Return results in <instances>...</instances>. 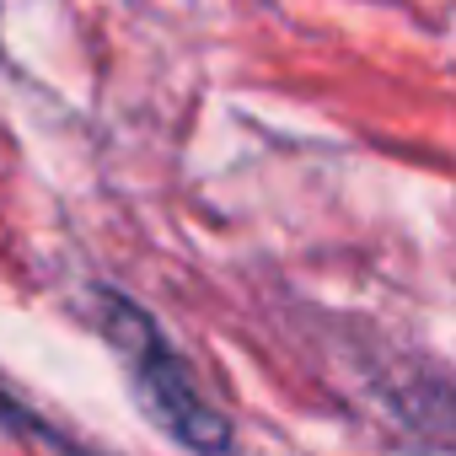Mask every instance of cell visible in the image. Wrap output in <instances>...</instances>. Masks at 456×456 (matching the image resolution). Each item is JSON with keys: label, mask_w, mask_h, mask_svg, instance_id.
I'll use <instances>...</instances> for the list:
<instances>
[{"label": "cell", "mask_w": 456, "mask_h": 456, "mask_svg": "<svg viewBox=\"0 0 456 456\" xmlns=\"http://www.w3.org/2000/svg\"><path fill=\"white\" fill-rule=\"evenodd\" d=\"M102 322H108V338L118 344V354H124L151 419H161V429L172 440H183L199 456H220L225 445H232V424L204 403V392L193 387L188 365L172 354V344L161 338V328L140 306H129L124 296H108L102 301Z\"/></svg>", "instance_id": "cell-1"}]
</instances>
